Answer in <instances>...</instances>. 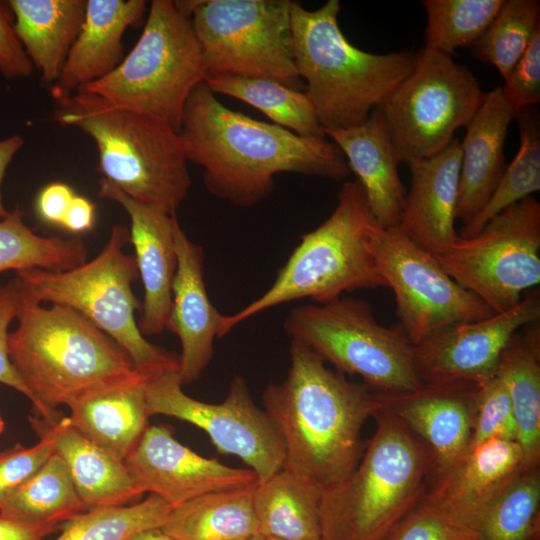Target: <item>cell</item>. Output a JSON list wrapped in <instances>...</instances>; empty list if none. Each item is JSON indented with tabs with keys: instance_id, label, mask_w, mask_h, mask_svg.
<instances>
[{
	"instance_id": "1",
	"label": "cell",
	"mask_w": 540,
	"mask_h": 540,
	"mask_svg": "<svg viewBox=\"0 0 540 540\" xmlns=\"http://www.w3.org/2000/svg\"><path fill=\"white\" fill-rule=\"evenodd\" d=\"M178 133L187 160L202 167L206 189L239 207L268 198L280 173L335 181L350 173L333 142L302 137L234 111L216 98L205 81L189 95Z\"/></svg>"
},
{
	"instance_id": "2",
	"label": "cell",
	"mask_w": 540,
	"mask_h": 540,
	"mask_svg": "<svg viewBox=\"0 0 540 540\" xmlns=\"http://www.w3.org/2000/svg\"><path fill=\"white\" fill-rule=\"evenodd\" d=\"M285 451L283 469L322 493L345 479L362 456L361 431L383 407L381 395L349 381L304 345L291 341L290 366L262 394Z\"/></svg>"
},
{
	"instance_id": "3",
	"label": "cell",
	"mask_w": 540,
	"mask_h": 540,
	"mask_svg": "<svg viewBox=\"0 0 540 540\" xmlns=\"http://www.w3.org/2000/svg\"><path fill=\"white\" fill-rule=\"evenodd\" d=\"M17 319L8 336L9 359L42 418L97 391L150 379L83 315L62 305L43 307L25 287Z\"/></svg>"
},
{
	"instance_id": "4",
	"label": "cell",
	"mask_w": 540,
	"mask_h": 540,
	"mask_svg": "<svg viewBox=\"0 0 540 540\" xmlns=\"http://www.w3.org/2000/svg\"><path fill=\"white\" fill-rule=\"evenodd\" d=\"M340 8L338 0L316 10L291 6L294 65L324 132L363 123L410 74L417 55L357 48L340 29Z\"/></svg>"
},
{
	"instance_id": "5",
	"label": "cell",
	"mask_w": 540,
	"mask_h": 540,
	"mask_svg": "<svg viewBox=\"0 0 540 540\" xmlns=\"http://www.w3.org/2000/svg\"><path fill=\"white\" fill-rule=\"evenodd\" d=\"M374 417L376 430L356 467L322 493L321 540H383L426 490L424 445L383 407Z\"/></svg>"
},
{
	"instance_id": "6",
	"label": "cell",
	"mask_w": 540,
	"mask_h": 540,
	"mask_svg": "<svg viewBox=\"0 0 540 540\" xmlns=\"http://www.w3.org/2000/svg\"><path fill=\"white\" fill-rule=\"evenodd\" d=\"M55 100V120L94 140L102 178L132 199L175 215L191 187L178 131L159 118L106 107L77 92Z\"/></svg>"
},
{
	"instance_id": "7",
	"label": "cell",
	"mask_w": 540,
	"mask_h": 540,
	"mask_svg": "<svg viewBox=\"0 0 540 540\" xmlns=\"http://www.w3.org/2000/svg\"><path fill=\"white\" fill-rule=\"evenodd\" d=\"M375 223L359 182L345 181L333 212L301 236L270 288L240 311L223 315L219 338L250 317L283 303L309 298L325 304L347 292L386 287L369 246Z\"/></svg>"
},
{
	"instance_id": "8",
	"label": "cell",
	"mask_w": 540,
	"mask_h": 540,
	"mask_svg": "<svg viewBox=\"0 0 540 540\" xmlns=\"http://www.w3.org/2000/svg\"><path fill=\"white\" fill-rule=\"evenodd\" d=\"M207 78L189 17L171 0H153L129 54L105 77L77 93L115 109L150 115L179 131L185 103Z\"/></svg>"
},
{
	"instance_id": "9",
	"label": "cell",
	"mask_w": 540,
	"mask_h": 540,
	"mask_svg": "<svg viewBox=\"0 0 540 540\" xmlns=\"http://www.w3.org/2000/svg\"><path fill=\"white\" fill-rule=\"evenodd\" d=\"M129 242V229L116 225L93 260L67 271L32 268L17 276L40 304L62 305L83 315L116 342L142 374L152 378L179 371V356L148 342L139 330L135 311L140 304L132 291L139 273L134 256L124 250Z\"/></svg>"
},
{
	"instance_id": "10",
	"label": "cell",
	"mask_w": 540,
	"mask_h": 540,
	"mask_svg": "<svg viewBox=\"0 0 540 540\" xmlns=\"http://www.w3.org/2000/svg\"><path fill=\"white\" fill-rule=\"evenodd\" d=\"M291 341L312 350L338 372L358 375L372 391L399 396L419 390L415 346L400 329L385 327L369 303L340 297L306 304L284 320Z\"/></svg>"
},
{
	"instance_id": "11",
	"label": "cell",
	"mask_w": 540,
	"mask_h": 540,
	"mask_svg": "<svg viewBox=\"0 0 540 540\" xmlns=\"http://www.w3.org/2000/svg\"><path fill=\"white\" fill-rule=\"evenodd\" d=\"M485 93L467 66L431 49L417 52L410 74L377 107L399 163L432 157L466 127Z\"/></svg>"
},
{
	"instance_id": "12",
	"label": "cell",
	"mask_w": 540,
	"mask_h": 540,
	"mask_svg": "<svg viewBox=\"0 0 540 540\" xmlns=\"http://www.w3.org/2000/svg\"><path fill=\"white\" fill-rule=\"evenodd\" d=\"M290 0H199L190 20L207 77L266 78L302 91L291 50Z\"/></svg>"
},
{
	"instance_id": "13",
	"label": "cell",
	"mask_w": 540,
	"mask_h": 540,
	"mask_svg": "<svg viewBox=\"0 0 540 540\" xmlns=\"http://www.w3.org/2000/svg\"><path fill=\"white\" fill-rule=\"evenodd\" d=\"M435 257L493 312L511 309L540 283V203L533 196L523 199Z\"/></svg>"
},
{
	"instance_id": "14",
	"label": "cell",
	"mask_w": 540,
	"mask_h": 540,
	"mask_svg": "<svg viewBox=\"0 0 540 540\" xmlns=\"http://www.w3.org/2000/svg\"><path fill=\"white\" fill-rule=\"evenodd\" d=\"M369 246L386 287L394 293L399 329L414 346L452 326L495 313L397 226L383 228L375 223Z\"/></svg>"
},
{
	"instance_id": "15",
	"label": "cell",
	"mask_w": 540,
	"mask_h": 540,
	"mask_svg": "<svg viewBox=\"0 0 540 540\" xmlns=\"http://www.w3.org/2000/svg\"><path fill=\"white\" fill-rule=\"evenodd\" d=\"M149 415H165L203 430L217 451L239 457L263 482L283 468L282 439L267 413L253 401L248 384L235 376L225 400L207 403L182 390L178 370L150 378L145 386Z\"/></svg>"
},
{
	"instance_id": "16",
	"label": "cell",
	"mask_w": 540,
	"mask_h": 540,
	"mask_svg": "<svg viewBox=\"0 0 540 540\" xmlns=\"http://www.w3.org/2000/svg\"><path fill=\"white\" fill-rule=\"evenodd\" d=\"M539 318L537 289L507 311L452 326L416 345V366L423 385L479 383L490 378L513 335Z\"/></svg>"
},
{
	"instance_id": "17",
	"label": "cell",
	"mask_w": 540,
	"mask_h": 540,
	"mask_svg": "<svg viewBox=\"0 0 540 540\" xmlns=\"http://www.w3.org/2000/svg\"><path fill=\"white\" fill-rule=\"evenodd\" d=\"M124 463L143 493L157 495L172 508L208 493L259 482L251 469L230 467L197 454L163 425L148 426Z\"/></svg>"
},
{
	"instance_id": "18",
	"label": "cell",
	"mask_w": 540,
	"mask_h": 540,
	"mask_svg": "<svg viewBox=\"0 0 540 540\" xmlns=\"http://www.w3.org/2000/svg\"><path fill=\"white\" fill-rule=\"evenodd\" d=\"M523 471L517 442L491 439L469 448L449 468L433 476L420 502L457 524L477 530L491 505Z\"/></svg>"
},
{
	"instance_id": "19",
	"label": "cell",
	"mask_w": 540,
	"mask_h": 540,
	"mask_svg": "<svg viewBox=\"0 0 540 540\" xmlns=\"http://www.w3.org/2000/svg\"><path fill=\"white\" fill-rule=\"evenodd\" d=\"M477 384L423 385L399 395H381L394 414L424 445L433 476L443 472L470 446Z\"/></svg>"
},
{
	"instance_id": "20",
	"label": "cell",
	"mask_w": 540,
	"mask_h": 540,
	"mask_svg": "<svg viewBox=\"0 0 540 540\" xmlns=\"http://www.w3.org/2000/svg\"><path fill=\"white\" fill-rule=\"evenodd\" d=\"M98 195L117 202L130 218V242L144 287L138 327L143 335L160 334L168 323L177 268L173 234L176 215L132 199L105 178L99 180Z\"/></svg>"
},
{
	"instance_id": "21",
	"label": "cell",
	"mask_w": 540,
	"mask_h": 540,
	"mask_svg": "<svg viewBox=\"0 0 540 540\" xmlns=\"http://www.w3.org/2000/svg\"><path fill=\"white\" fill-rule=\"evenodd\" d=\"M173 234L177 268L166 329L180 340L179 375L182 385H187L196 381L212 360L223 315L207 293L202 247L187 237L177 219Z\"/></svg>"
},
{
	"instance_id": "22",
	"label": "cell",
	"mask_w": 540,
	"mask_h": 540,
	"mask_svg": "<svg viewBox=\"0 0 540 540\" xmlns=\"http://www.w3.org/2000/svg\"><path fill=\"white\" fill-rule=\"evenodd\" d=\"M461 164L458 139L440 153L408 164L411 186L398 229L434 256L458 240L455 228Z\"/></svg>"
},
{
	"instance_id": "23",
	"label": "cell",
	"mask_w": 540,
	"mask_h": 540,
	"mask_svg": "<svg viewBox=\"0 0 540 540\" xmlns=\"http://www.w3.org/2000/svg\"><path fill=\"white\" fill-rule=\"evenodd\" d=\"M59 411L51 418H29L39 436L48 438L54 453L66 465L87 510L125 506L144 493L131 478L124 461L79 432Z\"/></svg>"
},
{
	"instance_id": "24",
	"label": "cell",
	"mask_w": 540,
	"mask_h": 540,
	"mask_svg": "<svg viewBox=\"0 0 540 540\" xmlns=\"http://www.w3.org/2000/svg\"><path fill=\"white\" fill-rule=\"evenodd\" d=\"M325 135L342 151L349 170L357 176L377 224L396 227L406 193L398 173L399 161L379 109H374L359 125L325 131Z\"/></svg>"
},
{
	"instance_id": "25",
	"label": "cell",
	"mask_w": 540,
	"mask_h": 540,
	"mask_svg": "<svg viewBox=\"0 0 540 540\" xmlns=\"http://www.w3.org/2000/svg\"><path fill=\"white\" fill-rule=\"evenodd\" d=\"M517 112L504 98L500 85L484 99L465 127L456 218L463 225L485 205L502 177L506 164L504 145L510 123Z\"/></svg>"
},
{
	"instance_id": "26",
	"label": "cell",
	"mask_w": 540,
	"mask_h": 540,
	"mask_svg": "<svg viewBox=\"0 0 540 540\" xmlns=\"http://www.w3.org/2000/svg\"><path fill=\"white\" fill-rule=\"evenodd\" d=\"M144 0H87L80 32L58 79L51 87L54 99L69 95L112 72L122 61V37L141 19Z\"/></svg>"
},
{
	"instance_id": "27",
	"label": "cell",
	"mask_w": 540,
	"mask_h": 540,
	"mask_svg": "<svg viewBox=\"0 0 540 540\" xmlns=\"http://www.w3.org/2000/svg\"><path fill=\"white\" fill-rule=\"evenodd\" d=\"M148 380L106 388L73 402L68 406L70 422L92 442L124 461L149 426L145 396Z\"/></svg>"
},
{
	"instance_id": "28",
	"label": "cell",
	"mask_w": 540,
	"mask_h": 540,
	"mask_svg": "<svg viewBox=\"0 0 540 540\" xmlns=\"http://www.w3.org/2000/svg\"><path fill=\"white\" fill-rule=\"evenodd\" d=\"M87 0H9L13 27L43 81L55 82L76 40Z\"/></svg>"
},
{
	"instance_id": "29",
	"label": "cell",
	"mask_w": 540,
	"mask_h": 540,
	"mask_svg": "<svg viewBox=\"0 0 540 540\" xmlns=\"http://www.w3.org/2000/svg\"><path fill=\"white\" fill-rule=\"evenodd\" d=\"M517 331L504 348L497 374L507 388L524 470L540 463V342L538 321Z\"/></svg>"
},
{
	"instance_id": "30",
	"label": "cell",
	"mask_w": 540,
	"mask_h": 540,
	"mask_svg": "<svg viewBox=\"0 0 540 540\" xmlns=\"http://www.w3.org/2000/svg\"><path fill=\"white\" fill-rule=\"evenodd\" d=\"M322 491L285 469L258 482L253 507L259 534L276 540H321Z\"/></svg>"
},
{
	"instance_id": "31",
	"label": "cell",
	"mask_w": 540,
	"mask_h": 540,
	"mask_svg": "<svg viewBox=\"0 0 540 540\" xmlns=\"http://www.w3.org/2000/svg\"><path fill=\"white\" fill-rule=\"evenodd\" d=\"M256 485L191 499L173 508L161 529L176 540H237L257 535Z\"/></svg>"
},
{
	"instance_id": "32",
	"label": "cell",
	"mask_w": 540,
	"mask_h": 540,
	"mask_svg": "<svg viewBox=\"0 0 540 540\" xmlns=\"http://www.w3.org/2000/svg\"><path fill=\"white\" fill-rule=\"evenodd\" d=\"M205 83L214 94L243 101L265 114L273 124L299 136L326 138L306 92L271 79L229 74L208 76Z\"/></svg>"
},
{
	"instance_id": "33",
	"label": "cell",
	"mask_w": 540,
	"mask_h": 540,
	"mask_svg": "<svg viewBox=\"0 0 540 540\" xmlns=\"http://www.w3.org/2000/svg\"><path fill=\"white\" fill-rule=\"evenodd\" d=\"M86 510L66 465L53 453L40 471L0 508V516L30 526L59 528Z\"/></svg>"
},
{
	"instance_id": "34",
	"label": "cell",
	"mask_w": 540,
	"mask_h": 540,
	"mask_svg": "<svg viewBox=\"0 0 540 540\" xmlns=\"http://www.w3.org/2000/svg\"><path fill=\"white\" fill-rule=\"evenodd\" d=\"M515 119L519 149L488 201L462 226L460 237L476 235L497 214L540 190V112L537 105L520 109Z\"/></svg>"
},
{
	"instance_id": "35",
	"label": "cell",
	"mask_w": 540,
	"mask_h": 540,
	"mask_svg": "<svg viewBox=\"0 0 540 540\" xmlns=\"http://www.w3.org/2000/svg\"><path fill=\"white\" fill-rule=\"evenodd\" d=\"M87 253L81 239L36 234L24 223L19 207L0 219V272L32 268L67 271L85 263Z\"/></svg>"
},
{
	"instance_id": "36",
	"label": "cell",
	"mask_w": 540,
	"mask_h": 540,
	"mask_svg": "<svg viewBox=\"0 0 540 540\" xmlns=\"http://www.w3.org/2000/svg\"><path fill=\"white\" fill-rule=\"evenodd\" d=\"M505 0H423L427 25L424 48L452 56L472 47L486 31Z\"/></svg>"
},
{
	"instance_id": "37",
	"label": "cell",
	"mask_w": 540,
	"mask_h": 540,
	"mask_svg": "<svg viewBox=\"0 0 540 540\" xmlns=\"http://www.w3.org/2000/svg\"><path fill=\"white\" fill-rule=\"evenodd\" d=\"M172 509L150 494L129 505L86 510L62 523L54 540H127L137 532L161 528Z\"/></svg>"
},
{
	"instance_id": "38",
	"label": "cell",
	"mask_w": 540,
	"mask_h": 540,
	"mask_svg": "<svg viewBox=\"0 0 540 540\" xmlns=\"http://www.w3.org/2000/svg\"><path fill=\"white\" fill-rule=\"evenodd\" d=\"M538 31V0H505L486 31L472 46V55L496 67L505 79Z\"/></svg>"
},
{
	"instance_id": "39",
	"label": "cell",
	"mask_w": 540,
	"mask_h": 540,
	"mask_svg": "<svg viewBox=\"0 0 540 540\" xmlns=\"http://www.w3.org/2000/svg\"><path fill=\"white\" fill-rule=\"evenodd\" d=\"M540 506L539 467L519 474L482 518V540H527L535 531Z\"/></svg>"
},
{
	"instance_id": "40",
	"label": "cell",
	"mask_w": 540,
	"mask_h": 540,
	"mask_svg": "<svg viewBox=\"0 0 540 540\" xmlns=\"http://www.w3.org/2000/svg\"><path fill=\"white\" fill-rule=\"evenodd\" d=\"M477 384L470 446L491 439L515 441L513 410L507 388L497 372Z\"/></svg>"
},
{
	"instance_id": "41",
	"label": "cell",
	"mask_w": 540,
	"mask_h": 540,
	"mask_svg": "<svg viewBox=\"0 0 540 540\" xmlns=\"http://www.w3.org/2000/svg\"><path fill=\"white\" fill-rule=\"evenodd\" d=\"M383 540H482L480 533L419 503Z\"/></svg>"
},
{
	"instance_id": "42",
	"label": "cell",
	"mask_w": 540,
	"mask_h": 540,
	"mask_svg": "<svg viewBox=\"0 0 540 540\" xmlns=\"http://www.w3.org/2000/svg\"><path fill=\"white\" fill-rule=\"evenodd\" d=\"M53 453L52 443L45 437L31 447L17 444L0 453V508L40 471Z\"/></svg>"
},
{
	"instance_id": "43",
	"label": "cell",
	"mask_w": 540,
	"mask_h": 540,
	"mask_svg": "<svg viewBox=\"0 0 540 540\" xmlns=\"http://www.w3.org/2000/svg\"><path fill=\"white\" fill-rule=\"evenodd\" d=\"M500 87L504 98L516 112L540 102V31Z\"/></svg>"
},
{
	"instance_id": "44",
	"label": "cell",
	"mask_w": 540,
	"mask_h": 540,
	"mask_svg": "<svg viewBox=\"0 0 540 540\" xmlns=\"http://www.w3.org/2000/svg\"><path fill=\"white\" fill-rule=\"evenodd\" d=\"M23 293L24 285L18 276L0 285V383L15 389L30 400L29 391L15 371L8 354V328L20 313Z\"/></svg>"
},
{
	"instance_id": "45",
	"label": "cell",
	"mask_w": 540,
	"mask_h": 540,
	"mask_svg": "<svg viewBox=\"0 0 540 540\" xmlns=\"http://www.w3.org/2000/svg\"><path fill=\"white\" fill-rule=\"evenodd\" d=\"M33 68L7 9L0 3V73L7 79L28 78Z\"/></svg>"
},
{
	"instance_id": "46",
	"label": "cell",
	"mask_w": 540,
	"mask_h": 540,
	"mask_svg": "<svg viewBox=\"0 0 540 540\" xmlns=\"http://www.w3.org/2000/svg\"><path fill=\"white\" fill-rule=\"evenodd\" d=\"M74 196L67 184L54 182L45 186L36 201L38 215L47 223L61 225Z\"/></svg>"
},
{
	"instance_id": "47",
	"label": "cell",
	"mask_w": 540,
	"mask_h": 540,
	"mask_svg": "<svg viewBox=\"0 0 540 540\" xmlns=\"http://www.w3.org/2000/svg\"><path fill=\"white\" fill-rule=\"evenodd\" d=\"M94 215V204L83 196L75 195L61 225L73 233L85 232L93 227Z\"/></svg>"
},
{
	"instance_id": "48",
	"label": "cell",
	"mask_w": 540,
	"mask_h": 540,
	"mask_svg": "<svg viewBox=\"0 0 540 540\" xmlns=\"http://www.w3.org/2000/svg\"><path fill=\"white\" fill-rule=\"evenodd\" d=\"M58 529L30 526L0 516V540H43Z\"/></svg>"
},
{
	"instance_id": "49",
	"label": "cell",
	"mask_w": 540,
	"mask_h": 540,
	"mask_svg": "<svg viewBox=\"0 0 540 540\" xmlns=\"http://www.w3.org/2000/svg\"><path fill=\"white\" fill-rule=\"evenodd\" d=\"M24 138L20 135H12L0 140V219L9 215L3 203L1 187L5 177L6 170L14 156L24 145Z\"/></svg>"
},
{
	"instance_id": "50",
	"label": "cell",
	"mask_w": 540,
	"mask_h": 540,
	"mask_svg": "<svg viewBox=\"0 0 540 540\" xmlns=\"http://www.w3.org/2000/svg\"><path fill=\"white\" fill-rule=\"evenodd\" d=\"M127 540H176L169 536L161 528H152L135 533Z\"/></svg>"
},
{
	"instance_id": "51",
	"label": "cell",
	"mask_w": 540,
	"mask_h": 540,
	"mask_svg": "<svg viewBox=\"0 0 540 540\" xmlns=\"http://www.w3.org/2000/svg\"><path fill=\"white\" fill-rule=\"evenodd\" d=\"M237 540H266V538H264L262 535L260 534H257V535H253V536H250V537H246V538H242V539H237Z\"/></svg>"
},
{
	"instance_id": "52",
	"label": "cell",
	"mask_w": 540,
	"mask_h": 540,
	"mask_svg": "<svg viewBox=\"0 0 540 540\" xmlns=\"http://www.w3.org/2000/svg\"><path fill=\"white\" fill-rule=\"evenodd\" d=\"M3 430H4V421L0 414V434L3 432Z\"/></svg>"
},
{
	"instance_id": "53",
	"label": "cell",
	"mask_w": 540,
	"mask_h": 540,
	"mask_svg": "<svg viewBox=\"0 0 540 540\" xmlns=\"http://www.w3.org/2000/svg\"><path fill=\"white\" fill-rule=\"evenodd\" d=\"M266 540H276V539H266Z\"/></svg>"
}]
</instances>
